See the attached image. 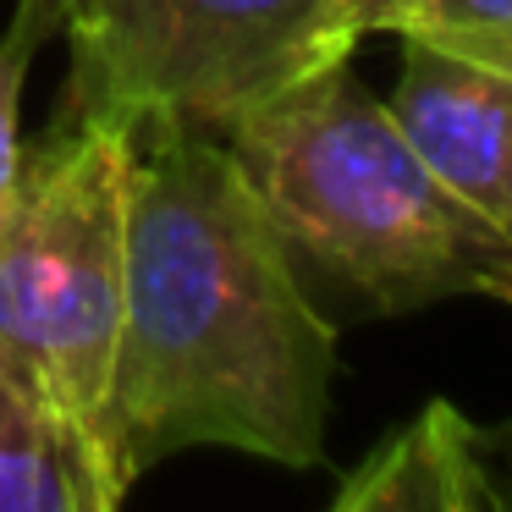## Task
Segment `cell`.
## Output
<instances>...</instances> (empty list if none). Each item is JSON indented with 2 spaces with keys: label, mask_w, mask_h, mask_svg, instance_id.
I'll return each mask as SVG.
<instances>
[{
  "label": "cell",
  "mask_w": 512,
  "mask_h": 512,
  "mask_svg": "<svg viewBox=\"0 0 512 512\" xmlns=\"http://www.w3.org/2000/svg\"><path fill=\"white\" fill-rule=\"evenodd\" d=\"M375 6H380V0H364V28H369V12H375Z\"/></svg>",
  "instance_id": "30bf717a"
},
{
  "label": "cell",
  "mask_w": 512,
  "mask_h": 512,
  "mask_svg": "<svg viewBox=\"0 0 512 512\" xmlns=\"http://www.w3.org/2000/svg\"><path fill=\"white\" fill-rule=\"evenodd\" d=\"M336 331L292 276L226 144L149 116L127 171L122 342L105 446L133 485L160 457L232 446L281 468H320L331 435Z\"/></svg>",
  "instance_id": "6da1fadb"
},
{
  "label": "cell",
  "mask_w": 512,
  "mask_h": 512,
  "mask_svg": "<svg viewBox=\"0 0 512 512\" xmlns=\"http://www.w3.org/2000/svg\"><path fill=\"white\" fill-rule=\"evenodd\" d=\"M61 28V6L56 0H17L12 28L0 34V204L12 199L17 177H23V133H17V116H23V83L34 67L39 45Z\"/></svg>",
  "instance_id": "9c48e42d"
},
{
  "label": "cell",
  "mask_w": 512,
  "mask_h": 512,
  "mask_svg": "<svg viewBox=\"0 0 512 512\" xmlns=\"http://www.w3.org/2000/svg\"><path fill=\"white\" fill-rule=\"evenodd\" d=\"M369 28L512 78V0H380Z\"/></svg>",
  "instance_id": "ba28073f"
},
{
  "label": "cell",
  "mask_w": 512,
  "mask_h": 512,
  "mask_svg": "<svg viewBox=\"0 0 512 512\" xmlns=\"http://www.w3.org/2000/svg\"><path fill=\"white\" fill-rule=\"evenodd\" d=\"M501 512H512V496H501Z\"/></svg>",
  "instance_id": "8fae6325"
},
{
  "label": "cell",
  "mask_w": 512,
  "mask_h": 512,
  "mask_svg": "<svg viewBox=\"0 0 512 512\" xmlns=\"http://www.w3.org/2000/svg\"><path fill=\"white\" fill-rule=\"evenodd\" d=\"M127 171L133 127L56 122L0 204V375L94 435L122 342Z\"/></svg>",
  "instance_id": "3957f363"
},
{
  "label": "cell",
  "mask_w": 512,
  "mask_h": 512,
  "mask_svg": "<svg viewBox=\"0 0 512 512\" xmlns=\"http://www.w3.org/2000/svg\"><path fill=\"white\" fill-rule=\"evenodd\" d=\"M127 479L89 424L0 375V512H116Z\"/></svg>",
  "instance_id": "52a82bcc"
},
{
  "label": "cell",
  "mask_w": 512,
  "mask_h": 512,
  "mask_svg": "<svg viewBox=\"0 0 512 512\" xmlns=\"http://www.w3.org/2000/svg\"><path fill=\"white\" fill-rule=\"evenodd\" d=\"M419 160L501 237H512V78L402 39L386 100Z\"/></svg>",
  "instance_id": "5b68a950"
},
{
  "label": "cell",
  "mask_w": 512,
  "mask_h": 512,
  "mask_svg": "<svg viewBox=\"0 0 512 512\" xmlns=\"http://www.w3.org/2000/svg\"><path fill=\"white\" fill-rule=\"evenodd\" d=\"M61 122L171 116L232 127L342 67L369 34L364 0H72Z\"/></svg>",
  "instance_id": "277c9868"
},
{
  "label": "cell",
  "mask_w": 512,
  "mask_h": 512,
  "mask_svg": "<svg viewBox=\"0 0 512 512\" xmlns=\"http://www.w3.org/2000/svg\"><path fill=\"white\" fill-rule=\"evenodd\" d=\"M67 6H72V0H67Z\"/></svg>",
  "instance_id": "4fadbf2b"
},
{
  "label": "cell",
  "mask_w": 512,
  "mask_h": 512,
  "mask_svg": "<svg viewBox=\"0 0 512 512\" xmlns=\"http://www.w3.org/2000/svg\"><path fill=\"white\" fill-rule=\"evenodd\" d=\"M56 6H61V23H67V0H56Z\"/></svg>",
  "instance_id": "7c38bea8"
},
{
  "label": "cell",
  "mask_w": 512,
  "mask_h": 512,
  "mask_svg": "<svg viewBox=\"0 0 512 512\" xmlns=\"http://www.w3.org/2000/svg\"><path fill=\"white\" fill-rule=\"evenodd\" d=\"M226 138L287 248L353 281L375 309L468 292L512 303V237L424 166L386 100L347 78V61L248 111Z\"/></svg>",
  "instance_id": "7a4b0ae2"
},
{
  "label": "cell",
  "mask_w": 512,
  "mask_h": 512,
  "mask_svg": "<svg viewBox=\"0 0 512 512\" xmlns=\"http://www.w3.org/2000/svg\"><path fill=\"white\" fill-rule=\"evenodd\" d=\"M331 512H501L485 435L452 402H430L364 457Z\"/></svg>",
  "instance_id": "8992f818"
}]
</instances>
